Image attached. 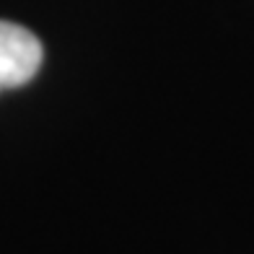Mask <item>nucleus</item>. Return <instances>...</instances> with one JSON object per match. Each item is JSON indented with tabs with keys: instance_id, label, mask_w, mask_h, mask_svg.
<instances>
[{
	"instance_id": "obj_1",
	"label": "nucleus",
	"mask_w": 254,
	"mask_h": 254,
	"mask_svg": "<svg viewBox=\"0 0 254 254\" xmlns=\"http://www.w3.org/2000/svg\"><path fill=\"white\" fill-rule=\"evenodd\" d=\"M42 42L18 24L0 21V91L29 83L42 67Z\"/></svg>"
}]
</instances>
